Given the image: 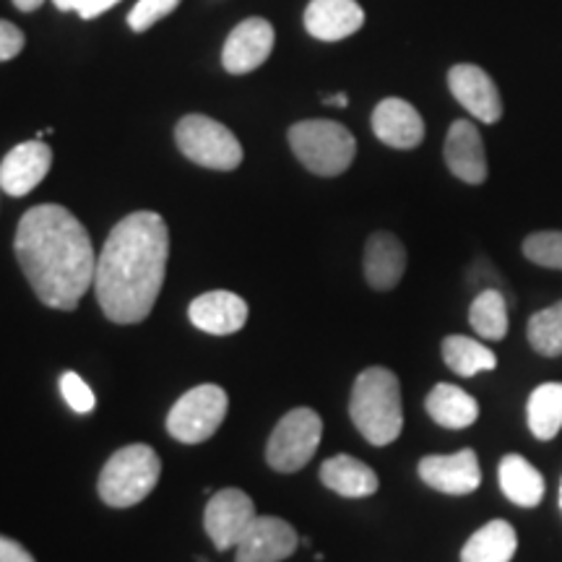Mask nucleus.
<instances>
[{
	"instance_id": "nucleus-1",
	"label": "nucleus",
	"mask_w": 562,
	"mask_h": 562,
	"mask_svg": "<svg viewBox=\"0 0 562 562\" xmlns=\"http://www.w3.org/2000/svg\"><path fill=\"white\" fill-rule=\"evenodd\" d=\"M170 229L157 211H133L97 256L94 292L104 318L133 326L149 318L165 284Z\"/></svg>"
},
{
	"instance_id": "nucleus-2",
	"label": "nucleus",
	"mask_w": 562,
	"mask_h": 562,
	"mask_svg": "<svg viewBox=\"0 0 562 562\" xmlns=\"http://www.w3.org/2000/svg\"><path fill=\"white\" fill-rule=\"evenodd\" d=\"M13 250L34 294L55 311H76L94 284L89 232L58 203H40L21 216Z\"/></svg>"
},
{
	"instance_id": "nucleus-3",
	"label": "nucleus",
	"mask_w": 562,
	"mask_h": 562,
	"mask_svg": "<svg viewBox=\"0 0 562 562\" xmlns=\"http://www.w3.org/2000/svg\"><path fill=\"white\" fill-rule=\"evenodd\" d=\"M349 417L372 446H391L402 435V385L389 368L360 372L349 396Z\"/></svg>"
},
{
	"instance_id": "nucleus-4",
	"label": "nucleus",
	"mask_w": 562,
	"mask_h": 562,
	"mask_svg": "<svg viewBox=\"0 0 562 562\" xmlns=\"http://www.w3.org/2000/svg\"><path fill=\"white\" fill-rule=\"evenodd\" d=\"M161 474V461L154 448L133 442L115 451L100 472V497L110 508H131L151 495Z\"/></svg>"
},
{
	"instance_id": "nucleus-5",
	"label": "nucleus",
	"mask_w": 562,
	"mask_h": 562,
	"mask_svg": "<svg viewBox=\"0 0 562 562\" xmlns=\"http://www.w3.org/2000/svg\"><path fill=\"white\" fill-rule=\"evenodd\" d=\"M290 146L302 165L321 178H336L351 167L357 154V140L349 128L336 121H302L294 123L290 133Z\"/></svg>"
},
{
	"instance_id": "nucleus-6",
	"label": "nucleus",
	"mask_w": 562,
	"mask_h": 562,
	"mask_svg": "<svg viewBox=\"0 0 562 562\" xmlns=\"http://www.w3.org/2000/svg\"><path fill=\"white\" fill-rule=\"evenodd\" d=\"M175 140L182 157L206 170L232 172L243 165L245 151L227 125L209 115H186L175 125Z\"/></svg>"
},
{
	"instance_id": "nucleus-7",
	"label": "nucleus",
	"mask_w": 562,
	"mask_h": 562,
	"mask_svg": "<svg viewBox=\"0 0 562 562\" xmlns=\"http://www.w3.org/2000/svg\"><path fill=\"white\" fill-rule=\"evenodd\" d=\"M323 438V419L318 412L300 406L279 419L269 442H266V461L273 472L292 474L305 469L313 461Z\"/></svg>"
},
{
	"instance_id": "nucleus-8",
	"label": "nucleus",
	"mask_w": 562,
	"mask_h": 562,
	"mask_svg": "<svg viewBox=\"0 0 562 562\" xmlns=\"http://www.w3.org/2000/svg\"><path fill=\"white\" fill-rule=\"evenodd\" d=\"M227 409V391L214 383L195 385L186 396H180L167 414V432L186 446L206 442L222 427Z\"/></svg>"
},
{
	"instance_id": "nucleus-9",
	"label": "nucleus",
	"mask_w": 562,
	"mask_h": 562,
	"mask_svg": "<svg viewBox=\"0 0 562 562\" xmlns=\"http://www.w3.org/2000/svg\"><path fill=\"white\" fill-rule=\"evenodd\" d=\"M256 503L250 501L248 492L227 487L211 497L203 513V529L220 552L232 550L248 531V526L256 521Z\"/></svg>"
},
{
	"instance_id": "nucleus-10",
	"label": "nucleus",
	"mask_w": 562,
	"mask_h": 562,
	"mask_svg": "<svg viewBox=\"0 0 562 562\" xmlns=\"http://www.w3.org/2000/svg\"><path fill=\"white\" fill-rule=\"evenodd\" d=\"M448 89L463 110H469L476 121L497 123L503 117V97L487 70L474 63H459L448 70Z\"/></svg>"
},
{
	"instance_id": "nucleus-11",
	"label": "nucleus",
	"mask_w": 562,
	"mask_h": 562,
	"mask_svg": "<svg viewBox=\"0 0 562 562\" xmlns=\"http://www.w3.org/2000/svg\"><path fill=\"white\" fill-rule=\"evenodd\" d=\"M273 40H277V32H273L271 21H266L261 16L240 21V24L229 32L227 42H224V70H227V74L243 76L261 68L273 50Z\"/></svg>"
},
{
	"instance_id": "nucleus-12",
	"label": "nucleus",
	"mask_w": 562,
	"mask_h": 562,
	"mask_svg": "<svg viewBox=\"0 0 562 562\" xmlns=\"http://www.w3.org/2000/svg\"><path fill=\"white\" fill-rule=\"evenodd\" d=\"M297 544V531L284 518L256 516L235 547V562H281L292 558Z\"/></svg>"
},
{
	"instance_id": "nucleus-13",
	"label": "nucleus",
	"mask_w": 562,
	"mask_h": 562,
	"mask_svg": "<svg viewBox=\"0 0 562 562\" xmlns=\"http://www.w3.org/2000/svg\"><path fill=\"white\" fill-rule=\"evenodd\" d=\"M419 480L442 495H472L482 484L480 459L472 448L451 456H425L419 461Z\"/></svg>"
},
{
	"instance_id": "nucleus-14",
	"label": "nucleus",
	"mask_w": 562,
	"mask_h": 562,
	"mask_svg": "<svg viewBox=\"0 0 562 562\" xmlns=\"http://www.w3.org/2000/svg\"><path fill=\"white\" fill-rule=\"evenodd\" d=\"M53 167V149L45 140L34 138L24 144L13 146L3 157L0 165V188L5 195L21 199V195L32 193L42 180L47 178Z\"/></svg>"
},
{
	"instance_id": "nucleus-15",
	"label": "nucleus",
	"mask_w": 562,
	"mask_h": 562,
	"mask_svg": "<svg viewBox=\"0 0 562 562\" xmlns=\"http://www.w3.org/2000/svg\"><path fill=\"white\" fill-rule=\"evenodd\" d=\"M372 133L391 149L409 151L417 149L425 138V121L414 110V104L398 100V97H389L372 110Z\"/></svg>"
},
{
	"instance_id": "nucleus-16",
	"label": "nucleus",
	"mask_w": 562,
	"mask_h": 562,
	"mask_svg": "<svg viewBox=\"0 0 562 562\" xmlns=\"http://www.w3.org/2000/svg\"><path fill=\"white\" fill-rule=\"evenodd\" d=\"M191 323L199 331L211 336L237 334L248 323V302L240 294L227 290H214L201 294L188 307Z\"/></svg>"
},
{
	"instance_id": "nucleus-17",
	"label": "nucleus",
	"mask_w": 562,
	"mask_h": 562,
	"mask_svg": "<svg viewBox=\"0 0 562 562\" xmlns=\"http://www.w3.org/2000/svg\"><path fill=\"white\" fill-rule=\"evenodd\" d=\"M446 157L448 170L456 178L469 182V186H482L487 180V154H484V140L476 125L469 121H456L446 136Z\"/></svg>"
},
{
	"instance_id": "nucleus-18",
	"label": "nucleus",
	"mask_w": 562,
	"mask_h": 562,
	"mask_svg": "<svg viewBox=\"0 0 562 562\" xmlns=\"http://www.w3.org/2000/svg\"><path fill=\"white\" fill-rule=\"evenodd\" d=\"M364 26V11L357 0H311L305 30L321 42H341Z\"/></svg>"
},
{
	"instance_id": "nucleus-19",
	"label": "nucleus",
	"mask_w": 562,
	"mask_h": 562,
	"mask_svg": "<svg viewBox=\"0 0 562 562\" xmlns=\"http://www.w3.org/2000/svg\"><path fill=\"white\" fill-rule=\"evenodd\" d=\"M406 271V248L391 232H375L364 245V279L372 290L389 292Z\"/></svg>"
},
{
	"instance_id": "nucleus-20",
	"label": "nucleus",
	"mask_w": 562,
	"mask_h": 562,
	"mask_svg": "<svg viewBox=\"0 0 562 562\" xmlns=\"http://www.w3.org/2000/svg\"><path fill=\"white\" fill-rule=\"evenodd\" d=\"M321 482L341 497H370L381 487L378 474L372 472L368 463L347 453L323 461Z\"/></svg>"
},
{
	"instance_id": "nucleus-21",
	"label": "nucleus",
	"mask_w": 562,
	"mask_h": 562,
	"mask_svg": "<svg viewBox=\"0 0 562 562\" xmlns=\"http://www.w3.org/2000/svg\"><path fill=\"white\" fill-rule=\"evenodd\" d=\"M425 406L427 414H430L440 427H448V430L472 427L476 417H480V404H476V398L451 383L435 385L430 396H427Z\"/></svg>"
},
{
	"instance_id": "nucleus-22",
	"label": "nucleus",
	"mask_w": 562,
	"mask_h": 562,
	"mask_svg": "<svg viewBox=\"0 0 562 562\" xmlns=\"http://www.w3.org/2000/svg\"><path fill=\"white\" fill-rule=\"evenodd\" d=\"M501 490L510 503L521 505V508H533L542 503L544 497V476L531 467L524 456L508 453L501 461Z\"/></svg>"
},
{
	"instance_id": "nucleus-23",
	"label": "nucleus",
	"mask_w": 562,
	"mask_h": 562,
	"mask_svg": "<svg viewBox=\"0 0 562 562\" xmlns=\"http://www.w3.org/2000/svg\"><path fill=\"white\" fill-rule=\"evenodd\" d=\"M518 537L508 521H490L472 533L461 550V562H510L516 558Z\"/></svg>"
},
{
	"instance_id": "nucleus-24",
	"label": "nucleus",
	"mask_w": 562,
	"mask_h": 562,
	"mask_svg": "<svg viewBox=\"0 0 562 562\" xmlns=\"http://www.w3.org/2000/svg\"><path fill=\"white\" fill-rule=\"evenodd\" d=\"M529 430L533 438L552 440L562 430V383H544L529 396Z\"/></svg>"
},
{
	"instance_id": "nucleus-25",
	"label": "nucleus",
	"mask_w": 562,
	"mask_h": 562,
	"mask_svg": "<svg viewBox=\"0 0 562 562\" xmlns=\"http://www.w3.org/2000/svg\"><path fill=\"white\" fill-rule=\"evenodd\" d=\"M442 360L461 378H474L476 372L497 368L495 351L484 347L482 341L469 339V336H446L442 339Z\"/></svg>"
},
{
	"instance_id": "nucleus-26",
	"label": "nucleus",
	"mask_w": 562,
	"mask_h": 562,
	"mask_svg": "<svg viewBox=\"0 0 562 562\" xmlns=\"http://www.w3.org/2000/svg\"><path fill=\"white\" fill-rule=\"evenodd\" d=\"M469 323H472V328L482 339H505V334H508V305H505L503 294L497 290H484L472 302Z\"/></svg>"
},
{
	"instance_id": "nucleus-27",
	"label": "nucleus",
	"mask_w": 562,
	"mask_h": 562,
	"mask_svg": "<svg viewBox=\"0 0 562 562\" xmlns=\"http://www.w3.org/2000/svg\"><path fill=\"white\" fill-rule=\"evenodd\" d=\"M529 336L531 349L542 357H560L562 355V300L544 311L533 313L529 318Z\"/></svg>"
},
{
	"instance_id": "nucleus-28",
	"label": "nucleus",
	"mask_w": 562,
	"mask_h": 562,
	"mask_svg": "<svg viewBox=\"0 0 562 562\" xmlns=\"http://www.w3.org/2000/svg\"><path fill=\"white\" fill-rule=\"evenodd\" d=\"M524 256L542 269L562 271V232H533L524 240Z\"/></svg>"
},
{
	"instance_id": "nucleus-29",
	"label": "nucleus",
	"mask_w": 562,
	"mask_h": 562,
	"mask_svg": "<svg viewBox=\"0 0 562 562\" xmlns=\"http://www.w3.org/2000/svg\"><path fill=\"white\" fill-rule=\"evenodd\" d=\"M178 5L180 0H138V3L133 5V11L128 13V26L133 32L151 30L157 21L170 16Z\"/></svg>"
},
{
	"instance_id": "nucleus-30",
	"label": "nucleus",
	"mask_w": 562,
	"mask_h": 562,
	"mask_svg": "<svg viewBox=\"0 0 562 562\" xmlns=\"http://www.w3.org/2000/svg\"><path fill=\"white\" fill-rule=\"evenodd\" d=\"M60 393H63V398H66V404L76 414L94 412V406H97L94 391H91L87 381H83L81 375H76V372H63V375H60Z\"/></svg>"
},
{
	"instance_id": "nucleus-31",
	"label": "nucleus",
	"mask_w": 562,
	"mask_h": 562,
	"mask_svg": "<svg viewBox=\"0 0 562 562\" xmlns=\"http://www.w3.org/2000/svg\"><path fill=\"white\" fill-rule=\"evenodd\" d=\"M58 11H76L81 19H97L104 11H110L112 5H117L121 0H53Z\"/></svg>"
},
{
	"instance_id": "nucleus-32",
	"label": "nucleus",
	"mask_w": 562,
	"mask_h": 562,
	"mask_svg": "<svg viewBox=\"0 0 562 562\" xmlns=\"http://www.w3.org/2000/svg\"><path fill=\"white\" fill-rule=\"evenodd\" d=\"M24 32L11 21H0V60L9 63L24 50Z\"/></svg>"
},
{
	"instance_id": "nucleus-33",
	"label": "nucleus",
	"mask_w": 562,
	"mask_h": 562,
	"mask_svg": "<svg viewBox=\"0 0 562 562\" xmlns=\"http://www.w3.org/2000/svg\"><path fill=\"white\" fill-rule=\"evenodd\" d=\"M0 562H37L26 547H21L16 539L3 537L0 539Z\"/></svg>"
},
{
	"instance_id": "nucleus-34",
	"label": "nucleus",
	"mask_w": 562,
	"mask_h": 562,
	"mask_svg": "<svg viewBox=\"0 0 562 562\" xmlns=\"http://www.w3.org/2000/svg\"><path fill=\"white\" fill-rule=\"evenodd\" d=\"M42 3H45V0H13V5H16V9H19V11H24V13L37 11Z\"/></svg>"
},
{
	"instance_id": "nucleus-35",
	"label": "nucleus",
	"mask_w": 562,
	"mask_h": 562,
	"mask_svg": "<svg viewBox=\"0 0 562 562\" xmlns=\"http://www.w3.org/2000/svg\"><path fill=\"white\" fill-rule=\"evenodd\" d=\"M323 102L334 104V108H347L349 97L347 94H331V97H323Z\"/></svg>"
},
{
	"instance_id": "nucleus-36",
	"label": "nucleus",
	"mask_w": 562,
	"mask_h": 562,
	"mask_svg": "<svg viewBox=\"0 0 562 562\" xmlns=\"http://www.w3.org/2000/svg\"><path fill=\"white\" fill-rule=\"evenodd\" d=\"M560 508H562V484H560Z\"/></svg>"
}]
</instances>
